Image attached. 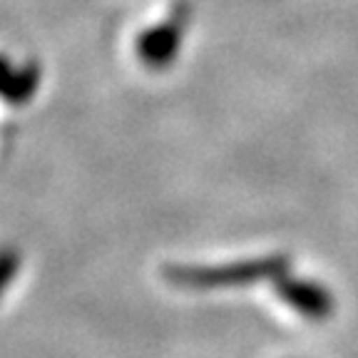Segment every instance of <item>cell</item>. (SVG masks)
Wrapping results in <instances>:
<instances>
[{"mask_svg":"<svg viewBox=\"0 0 358 358\" xmlns=\"http://www.w3.org/2000/svg\"><path fill=\"white\" fill-rule=\"evenodd\" d=\"M22 266V257L13 246H0V301L6 296V291L10 289L13 279L17 276Z\"/></svg>","mask_w":358,"mask_h":358,"instance_id":"3","label":"cell"},{"mask_svg":"<svg viewBox=\"0 0 358 358\" xmlns=\"http://www.w3.org/2000/svg\"><path fill=\"white\" fill-rule=\"evenodd\" d=\"M276 294L281 296V301L289 303L291 308L301 316H306L308 321H324L334 313V296L324 284L306 279H286L281 276Z\"/></svg>","mask_w":358,"mask_h":358,"instance_id":"2","label":"cell"},{"mask_svg":"<svg viewBox=\"0 0 358 358\" xmlns=\"http://www.w3.org/2000/svg\"><path fill=\"white\" fill-rule=\"evenodd\" d=\"M286 257L249 259V262H231L219 266H192V264H172L164 268V279L177 289L207 291L229 289V286H249L262 279H281L289 271Z\"/></svg>","mask_w":358,"mask_h":358,"instance_id":"1","label":"cell"}]
</instances>
